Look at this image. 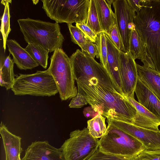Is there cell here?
Returning a JSON list of instances; mask_svg holds the SVG:
<instances>
[{
  "label": "cell",
  "mask_w": 160,
  "mask_h": 160,
  "mask_svg": "<svg viewBox=\"0 0 160 160\" xmlns=\"http://www.w3.org/2000/svg\"><path fill=\"white\" fill-rule=\"evenodd\" d=\"M78 92L98 114L112 119L133 124L137 111L126 98L100 84L96 78H76Z\"/></svg>",
  "instance_id": "obj_1"
},
{
  "label": "cell",
  "mask_w": 160,
  "mask_h": 160,
  "mask_svg": "<svg viewBox=\"0 0 160 160\" xmlns=\"http://www.w3.org/2000/svg\"><path fill=\"white\" fill-rule=\"evenodd\" d=\"M134 22L146 49L143 66L160 72V0H145Z\"/></svg>",
  "instance_id": "obj_2"
},
{
  "label": "cell",
  "mask_w": 160,
  "mask_h": 160,
  "mask_svg": "<svg viewBox=\"0 0 160 160\" xmlns=\"http://www.w3.org/2000/svg\"><path fill=\"white\" fill-rule=\"evenodd\" d=\"M17 21L28 44L39 46L50 52L62 48L64 38L58 23L28 18Z\"/></svg>",
  "instance_id": "obj_3"
},
{
  "label": "cell",
  "mask_w": 160,
  "mask_h": 160,
  "mask_svg": "<svg viewBox=\"0 0 160 160\" xmlns=\"http://www.w3.org/2000/svg\"><path fill=\"white\" fill-rule=\"evenodd\" d=\"M107 121L106 132L99 141L100 150L131 159L146 149L137 139Z\"/></svg>",
  "instance_id": "obj_4"
},
{
  "label": "cell",
  "mask_w": 160,
  "mask_h": 160,
  "mask_svg": "<svg viewBox=\"0 0 160 160\" xmlns=\"http://www.w3.org/2000/svg\"><path fill=\"white\" fill-rule=\"evenodd\" d=\"M47 71L52 76L62 101L75 97L78 88L75 85L76 78L70 58L61 48L55 50L51 58Z\"/></svg>",
  "instance_id": "obj_5"
},
{
  "label": "cell",
  "mask_w": 160,
  "mask_h": 160,
  "mask_svg": "<svg viewBox=\"0 0 160 160\" xmlns=\"http://www.w3.org/2000/svg\"><path fill=\"white\" fill-rule=\"evenodd\" d=\"M11 90L14 95L20 96H51L59 92L52 76L46 70L16 75Z\"/></svg>",
  "instance_id": "obj_6"
},
{
  "label": "cell",
  "mask_w": 160,
  "mask_h": 160,
  "mask_svg": "<svg viewBox=\"0 0 160 160\" xmlns=\"http://www.w3.org/2000/svg\"><path fill=\"white\" fill-rule=\"evenodd\" d=\"M90 0H50L47 16L57 23H86Z\"/></svg>",
  "instance_id": "obj_7"
},
{
  "label": "cell",
  "mask_w": 160,
  "mask_h": 160,
  "mask_svg": "<svg viewBox=\"0 0 160 160\" xmlns=\"http://www.w3.org/2000/svg\"><path fill=\"white\" fill-rule=\"evenodd\" d=\"M99 141L85 128L71 132L60 148L65 160H87L98 149Z\"/></svg>",
  "instance_id": "obj_8"
},
{
  "label": "cell",
  "mask_w": 160,
  "mask_h": 160,
  "mask_svg": "<svg viewBox=\"0 0 160 160\" xmlns=\"http://www.w3.org/2000/svg\"><path fill=\"white\" fill-rule=\"evenodd\" d=\"M70 58L76 78L80 77L96 78L100 84L111 91L117 92L114 88L109 74L102 65L97 62L87 52L78 49Z\"/></svg>",
  "instance_id": "obj_9"
},
{
  "label": "cell",
  "mask_w": 160,
  "mask_h": 160,
  "mask_svg": "<svg viewBox=\"0 0 160 160\" xmlns=\"http://www.w3.org/2000/svg\"><path fill=\"white\" fill-rule=\"evenodd\" d=\"M116 24L124 48V52H129V42L132 30L135 28L134 19L135 12L128 0H113Z\"/></svg>",
  "instance_id": "obj_10"
},
{
  "label": "cell",
  "mask_w": 160,
  "mask_h": 160,
  "mask_svg": "<svg viewBox=\"0 0 160 160\" xmlns=\"http://www.w3.org/2000/svg\"><path fill=\"white\" fill-rule=\"evenodd\" d=\"M107 120L137 139L146 150H160V130L149 129L114 119H107Z\"/></svg>",
  "instance_id": "obj_11"
},
{
  "label": "cell",
  "mask_w": 160,
  "mask_h": 160,
  "mask_svg": "<svg viewBox=\"0 0 160 160\" xmlns=\"http://www.w3.org/2000/svg\"><path fill=\"white\" fill-rule=\"evenodd\" d=\"M120 74L122 90L125 96L134 98V93L138 80L136 63L131 53L120 51Z\"/></svg>",
  "instance_id": "obj_12"
},
{
  "label": "cell",
  "mask_w": 160,
  "mask_h": 160,
  "mask_svg": "<svg viewBox=\"0 0 160 160\" xmlns=\"http://www.w3.org/2000/svg\"><path fill=\"white\" fill-rule=\"evenodd\" d=\"M22 160H65L60 148L51 145L47 141L32 142L26 149Z\"/></svg>",
  "instance_id": "obj_13"
},
{
  "label": "cell",
  "mask_w": 160,
  "mask_h": 160,
  "mask_svg": "<svg viewBox=\"0 0 160 160\" xmlns=\"http://www.w3.org/2000/svg\"><path fill=\"white\" fill-rule=\"evenodd\" d=\"M108 49L107 61L110 77L115 90L125 96L123 93L120 74L119 50L114 45L109 36L105 32Z\"/></svg>",
  "instance_id": "obj_14"
},
{
  "label": "cell",
  "mask_w": 160,
  "mask_h": 160,
  "mask_svg": "<svg viewBox=\"0 0 160 160\" xmlns=\"http://www.w3.org/2000/svg\"><path fill=\"white\" fill-rule=\"evenodd\" d=\"M125 97L133 105L137 111L133 125L149 129L159 130L158 127L160 125V118L159 117L150 112L134 98Z\"/></svg>",
  "instance_id": "obj_15"
},
{
  "label": "cell",
  "mask_w": 160,
  "mask_h": 160,
  "mask_svg": "<svg viewBox=\"0 0 160 160\" xmlns=\"http://www.w3.org/2000/svg\"><path fill=\"white\" fill-rule=\"evenodd\" d=\"M0 133L5 152L6 160H18L22 151L21 138L10 132L2 122L0 124Z\"/></svg>",
  "instance_id": "obj_16"
},
{
  "label": "cell",
  "mask_w": 160,
  "mask_h": 160,
  "mask_svg": "<svg viewBox=\"0 0 160 160\" xmlns=\"http://www.w3.org/2000/svg\"><path fill=\"white\" fill-rule=\"evenodd\" d=\"M135 92L138 102L160 118V100L138 78Z\"/></svg>",
  "instance_id": "obj_17"
},
{
  "label": "cell",
  "mask_w": 160,
  "mask_h": 160,
  "mask_svg": "<svg viewBox=\"0 0 160 160\" xmlns=\"http://www.w3.org/2000/svg\"><path fill=\"white\" fill-rule=\"evenodd\" d=\"M6 45L17 67L21 70L32 69L38 66L27 51L15 40L8 39Z\"/></svg>",
  "instance_id": "obj_18"
},
{
  "label": "cell",
  "mask_w": 160,
  "mask_h": 160,
  "mask_svg": "<svg viewBox=\"0 0 160 160\" xmlns=\"http://www.w3.org/2000/svg\"><path fill=\"white\" fill-rule=\"evenodd\" d=\"M138 78L160 100V72L136 63Z\"/></svg>",
  "instance_id": "obj_19"
},
{
  "label": "cell",
  "mask_w": 160,
  "mask_h": 160,
  "mask_svg": "<svg viewBox=\"0 0 160 160\" xmlns=\"http://www.w3.org/2000/svg\"><path fill=\"white\" fill-rule=\"evenodd\" d=\"M113 0H96L100 23L104 32L108 34L111 28L116 24L115 14L111 5Z\"/></svg>",
  "instance_id": "obj_20"
},
{
  "label": "cell",
  "mask_w": 160,
  "mask_h": 160,
  "mask_svg": "<svg viewBox=\"0 0 160 160\" xmlns=\"http://www.w3.org/2000/svg\"><path fill=\"white\" fill-rule=\"evenodd\" d=\"M14 62L10 56L2 60L0 63V83L7 90L12 88L15 78L13 72Z\"/></svg>",
  "instance_id": "obj_21"
},
{
  "label": "cell",
  "mask_w": 160,
  "mask_h": 160,
  "mask_svg": "<svg viewBox=\"0 0 160 160\" xmlns=\"http://www.w3.org/2000/svg\"><path fill=\"white\" fill-rule=\"evenodd\" d=\"M129 52L134 60L140 59L143 63L146 58L145 47L140 36L135 28L131 31L130 42Z\"/></svg>",
  "instance_id": "obj_22"
},
{
  "label": "cell",
  "mask_w": 160,
  "mask_h": 160,
  "mask_svg": "<svg viewBox=\"0 0 160 160\" xmlns=\"http://www.w3.org/2000/svg\"><path fill=\"white\" fill-rule=\"evenodd\" d=\"M105 118L100 114L87 122V128L90 134L93 138H101L106 133L107 128Z\"/></svg>",
  "instance_id": "obj_23"
},
{
  "label": "cell",
  "mask_w": 160,
  "mask_h": 160,
  "mask_svg": "<svg viewBox=\"0 0 160 160\" xmlns=\"http://www.w3.org/2000/svg\"><path fill=\"white\" fill-rule=\"evenodd\" d=\"M25 49L38 65L44 69L47 68L49 52L48 51L39 46L32 43H28Z\"/></svg>",
  "instance_id": "obj_24"
},
{
  "label": "cell",
  "mask_w": 160,
  "mask_h": 160,
  "mask_svg": "<svg viewBox=\"0 0 160 160\" xmlns=\"http://www.w3.org/2000/svg\"><path fill=\"white\" fill-rule=\"evenodd\" d=\"M95 43L97 46L96 58H99L100 63L109 76L107 61L108 49L104 32H102L97 34Z\"/></svg>",
  "instance_id": "obj_25"
},
{
  "label": "cell",
  "mask_w": 160,
  "mask_h": 160,
  "mask_svg": "<svg viewBox=\"0 0 160 160\" xmlns=\"http://www.w3.org/2000/svg\"><path fill=\"white\" fill-rule=\"evenodd\" d=\"M11 2V0H2L1 1V3L4 5L3 13L1 19L0 27V31L3 39V48L4 52L6 49L8 37L11 30L10 25V15L9 4V2Z\"/></svg>",
  "instance_id": "obj_26"
},
{
  "label": "cell",
  "mask_w": 160,
  "mask_h": 160,
  "mask_svg": "<svg viewBox=\"0 0 160 160\" xmlns=\"http://www.w3.org/2000/svg\"><path fill=\"white\" fill-rule=\"evenodd\" d=\"M86 24L97 34L103 32L101 27L99 21L96 0H90Z\"/></svg>",
  "instance_id": "obj_27"
},
{
  "label": "cell",
  "mask_w": 160,
  "mask_h": 160,
  "mask_svg": "<svg viewBox=\"0 0 160 160\" xmlns=\"http://www.w3.org/2000/svg\"><path fill=\"white\" fill-rule=\"evenodd\" d=\"M70 34L71 40L74 43L79 47L90 41L83 32L78 28L72 24H67Z\"/></svg>",
  "instance_id": "obj_28"
},
{
  "label": "cell",
  "mask_w": 160,
  "mask_h": 160,
  "mask_svg": "<svg viewBox=\"0 0 160 160\" xmlns=\"http://www.w3.org/2000/svg\"><path fill=\"white\" fill-rule=\"evenodd\" d=\"M87 160H133L123 157L103 152L98 148Z\"/></svg>",
  "instance_id": "obj_29"
},
{
  "label": "cell",
  "mask_w": 160,
  "mask_h": 160,
  "mask_svg": "<svg viewBox=\"0 0 160 160\" xmlns=\"http://www.w3.org/2000/svg\"><path fill=\"white\" fill-rule=\"evenodd\" d=\"M132 159L133 160H160V150L146 149Z\"/></svg>",
  "instance_id": "obj_30"
},
{
  "label": "cell",
  "mask_w": 160,
  "mask_h": 160,
  "mask_svg": "<svg viewBox=\"0 0 160 160\" xmlns=\"http://www.w3.org/2000/svg\"><path fill=\"white\" fill-rule=\"evenodd\" d=\"M108 34L116 48L124 52L123 45L116 24L111 28Z\"/></svg>",
  "instance_id": "obj_31"
},
{
  "label": "cell",
  "mask_w": 160,
  "mask_h": 160,
  "mask_svg": "<svg viewBox=\"0 0 160 160\" xmlns=\"http://www.w3.org/2000/svg\"><path fill=\"white\" fill-rule=\"evenodd\" d=\"M88 103L86 98L82 94L78 92L76 96L72 98L69 106L70 108H79Z\"/></svg>",
  "instance_id": "obj_32"
},
{
  "label": "cell",
  "mask_w": 160,
  "mask_h": 160,
  "mask_svg": "<svg viewBox=\"0 0 160 160\" xmlns=\"http://www.w3.org/2000/svg\"><path fill=\"white\" fill-rule=\"evenodd\" d=\"M76 26L80 29L88 40L95 43L97 34L94 33L85 23H76Z\"/></svg>",
  "instance_id": "obj_33"
},
{
  "label": "cell",
  "mask_w": 160,
  "mask_h": 160,
  "mask_svg": "<svg viewBox=\"0 0 160 160\" xmlns=\"http://www.w3.org/2000/svg\"><path fill=\"white\" fill-rule=\"evenodd\" d=\"M80 47L81 49V51L87 52L94 59L97 55V45L91 41H89L82 44Z\"/></svg>",
  "instance_id": "obj_34"
},
{
  "label": "cell",
  "mask_w": 160,
  "mask_h": 160,
  "mask_svg": "<svg viewBox=\"0 0 160 160\" xmlns=\"http://www.w3.org/2000/svg\"><path fill=\"white\" fill-rule=\"evenodd\" d=\"M128 0L132 8L136 13L141 9L145 1V0Z\"/></svg>",
  "instance_id": "obj_35"
},
{
  "label": "cell",
  "mask_w": 160,
  "mask_h": 160,
  "mask_svg": "<svg viewBox=\"0 0 160 160\" xmlns=\"http://www.w3.org/2000/svg\"><path fill=\"white\" fill-rule=\"evenodd\" d=\"M84 116L87 118H93L98 114L91 106L85 108L83 111Z\"/></svg>",
  "instance_id": "obj_36"
},
{
  "label": "cell",
  "mask_w": 160,
  "mask_h": 160,
  "mask_svg": "<svg viewBox=\"0 0 160 160\" xmlns=\"http://www.w3.org/2000/svg\"><path fill=\"white\" fill-rule=\"evenodd\" d=\"M18 160H22L20 158V155L19 156Z\"/></svg>",
  "instance_id": "obj_37"
}]
</instances>
